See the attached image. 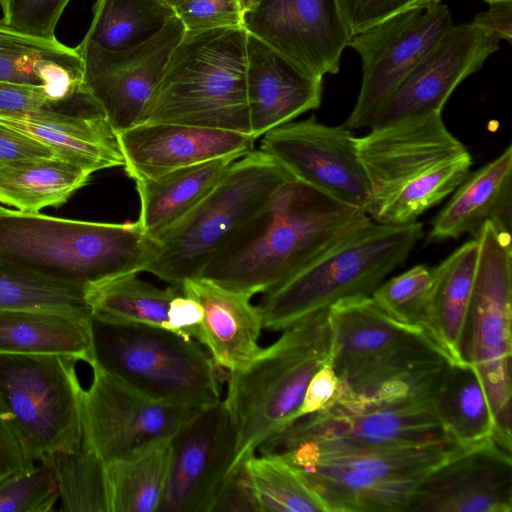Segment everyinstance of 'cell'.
I'll return each mask as SVG.
<instances>
[{"mask_svg":"<svg viewBox=\"0 0 512 512\" xmlns=\"http://www.w3.org/2000/svg\"><path fill=\"white\" fill-rule=\"evenodd\" d=\"M371 220L364 210L291 179L208 262L198 278L252 297L266 293Z\"/></svg>","mask_w":512,"mask_h":512,"instance_id":"obj_1","label":"cell"},{"mask_svg":"<svg viewBox=\"0 0 512 512\" xmlns=\"http://www.w3.org/2000/svg\"><path fill=\"white\" fill-rule=\"evenodd\" d=\"M461 444L364 445L305 440L274 448L327 512H406L418 483Z\"/></svg>","mask_w":512,"mask_h":512,"instance_id":"obj_2","label":"cell"},{"mask_svg":"<svg viewBox=\"0 0 512 512\" xmlns=\"http://www.w3.org/2000/svg\"><path fill=\"white\" fill-rule=\"evenodd\" d=\"M157 250L137 222L75 220L0 205V259L84 289L145 271Z\"/></svg>","mask_w":512,"mask_h":512,"instance_id":"obj_3","label":"cell"},{"mask_svg":"<svg viewBox=\"0 0 512 512\" xmlns=\"http://www.w3.org/2000/svg\"><path fill=\"white\" fill-rule=\"evenodd\" d=\"M328 313L299 320L243 367L228 373L224 402L237 433L232 469L296 420L309 381L330 358Z\"/></svg>","mask_w":512,"mask_h":512,"instance_id":"obj_4","label":"cell"},{"mask_svg":"<svg viewBox=\"0 0 512 512\" xmlns=\"http://www.w3.org/2000/svg\"><path fill=\"white\" fill-rule=\"evenodd\" d=\"M246 37L242 27L185 31L139 124H181L251 135Z\"/></svg>","mask_w":512,"mask_h":512,"instance_id":"obj_5","label":"cell"},{"mask_svg":"<svg viewBox=\"0 0 512 512\" xmlns=\"http://www.w3.org/2000/svg\"><path fill=\"white\" fill-rule=\"evenodd\" d=\"M423 237L421 222L372 220L350 231L288 280L264 293L263 328L283 331L350 298L371 296Z\"/></svg>","mask_w":512,"mask_h":512,"instance_id":"obj_6","label":"cell"},{"mask_svg":"<svg viewBox=\"0 0 512 512\" xmlns=\"http://www.w3.org/2000/svg\"><path fill=\"white\" fill-rule=\"evenodd\" d=\"M291 179L289 172L261 150L239 157L202 201L157 241L156 256L145 272L177 286L198 278L208 262Z\"/></svg>","mask_w":512,"mask_h":512,"instance_id":"obj_7","label":"cell"},{"mask_svg":"<svg viewBox=\"0 0 512 512\" xmlns=\"http://www.w3.org/2000/svg\"><path fill=\"white\" fill-rule=\"evenodd\" d=\"M90 326L91 365L160 401L206 407L221 400L220 369L196 340L157 326L93 317Z\"/></svg>","mask_w":512,"mask_h":512,"instance_id":"obj_8","label":"cell"},{"mask_svg":"<svg viewBox=\"0 0 512 512\" xmlns=\"http://www.w3.org/2000/svg\"><path fill=\"white\" fill-rule=\"evenodd\" d=\"M77 361L61 354L0 353V412L34 463L82 443L84 389Z\"/></svg>","mask_w":512,"mask_h":512,"instance_id":"obj_9","label":"cell"},{"mask_svg":"<svg viewBox=\"0 0 512 512\" xmlns=\"http://www.w3.org/2000/svg\"><path fill=\"white\" fill-rule=\"evenodd\" d=\"M474 237L479 252L462 357L476 368L489 397L492 438L511 451V232L486 221Z\"/></svg>","mask_w":512,"mask_h":512,"instance_id":"obj_10","label":"cell"},{"mask_svg":"<svg viewBox=\"0 0 512 512\" xmlns=\"http://www.w3.org/2000/svg\"><path fill=\"white\" fill-rule=\"evenodd\" d=\"M328 316L329 361L349 392L361 393L390 377L450 361L423 328L395 320L371 296L343 300Z\"/></svg>","mask_w":512,"mask_h":512,"instance_id":"obj_11","label":"cell"},{"mask_svg":"<svg viewBox=\"0 0 512 512\" xmlns=\"http://www.w3.org/2000/svg\"><path fill=\"white\" fill-rule=\"evenodd\" d=\"M453 25L448 6L431 2L412 5L352 35L347 47L361 57L362 84L343 126L368 127L383 102Z\"/></svg>","mask_w":512,"mask_h":512,"instance_id":"obj_12","label":"cell"},{"mask_svg":"<svg viewBox=\"0 0 512 512\" xmlns=\"http://www.w3.org/2000/svg\"><path fill=\"white\" fill-rule=\"evenodd\" d=\"M91 368L82 401L83 438L105 463L171 438L204 408L154 399L97 365Z\"/></svg>","mask_w":512,"mask_h":512,"instance_id":"obj_13","label":"cell"},{"mask_svg":"<svg viewBox=\"0 0 512 512\" xmlns=\"http://www.w3.org/2000/svg\"><path fill=\"white\" fill-rule=\"evenodd\" d=\"M260 150L295 179L366 212L372 188L352 130L328 126L314 116L264 134Z\"/></svg>","mask_w":512,"mask_h":512,"instance_id":"obj_14","label":"cell"},{"mask_svg":"<svg viewBox=\"0 0 512 512\" xmlns=\"http://www.w3.org/2000/svg\"><path fill=\"white\" fill-rule=\"evenodd\" d=\"M185 34L178 17L136 46L106 50L80 43L84 85L118 133L138 125L171 53Z\"/></svg>","mask_w":512,"mask_h":512,"instance_id":"obj_15","label":"cell"},{"mask_svg":"<svg viewBox=\"0 0 512 512\" xmlns=\"http://www.w3.org/2000/svg\"><path fill=\"white\" fill-rule=\"evenodd\" d=\"M170 441L157 512H212L237 452V433L224 400L198 411Z\"/></svg>","mask_w":512,"mask_h":512,"instance_id":"obj_16","label":"cell"},{"mask_svg":"<svg viewBox=\"0 0 512 512\" xmlns=\"http://www.w3.org/2000/svg\"><path fill=\"white\" fill-rule=\"evenodd\" d=\"M244 29L305 74H337L351 34L337 0H259Z\"/></svg>","mask_w":512,"mask_h":512,"instance_id":"obj_17","label":"cell"},{"mask_svg":"<svg viewBox=\"0 0 512 512\" xmlns=\"http://www.w3.org/2000/svg\"><path fill=\"white\" fill-rule=\"evenodd\" d=\"M305 440H339L384 446L455 441L439 419L432 399L362 410H348L333 403L321 411L296 419L262 443L258 450L265 454L276 447Z\"/></svg>","mask_w":512,"mask_h":512,"instance_id":"obj_18","label":"cell"},{"mask_svg":"<svg viewBox=\"0 0 512 512\" xmlns=\"http://www.w3.org/2000/svg\"><path fill=\"white\" fill-rule=\"evenodd\" d=\"M512 457L492 437L458 446L414 488L406 512H511Z\"/></svg>","mask_w":512,"mask_h":512,"instance_id":"obj_19","label":"cell"},{"mask_svg":"<svg viewBox=\"0 0 512 512\" xmlns=\"http://www.w3.org/2000/svg\"><path fill=\"white\" fill-rule=\"evenodd\" d=\"M498 49L499 41L472 23L453 25L383 102L368 128L442 112L456 87Z\"/></svg>","mask_w":512,"mask_h":512,"instance_id":"obj_20","label":"cell"},{"mask_svg":"<svg viewBox=\"0 0 512 512\" xmlns=\"http://www.w3.org/2000/svg\"><path fill=\"white\" fill-rule=\"evenodd\" d=\"M356 147L372 188L367 214L405 184L469 153L442 112L370 129L356 137Z\"/></svg>","mask_w":512,"mask_h":512,"instance_id":"obj_21","label":"cell"},{"mask_svg":"<svg viewBox=\"0 0 512 512\" xmlns=\"http://www.w3.org/2000/svg\"><path fill=\"white\" fill-rule=\"evenodd\" d=\"M127 175L135 180L254 149L250 134L170 123H141L117 133Z\"/></svg>","mask_w":512,"mask_h":512,"instance_id":"obj_22","label":"cell"},{"mask_svg":"<svg viewBox=\"0 0 512 512\" xmlns=\"http://www.w3.org/2000/svg\"><path fill=\"white\" fill-rule=\"evenodd\" d=\"M323 79L309 76L247 32L246 95L251 135L257 139L318 109Z\"/></svg>","mask_w":512,"mask_h":512,"instance_id":"obj_23","label":"cell"},{"mask_svg":"<svg viewBox=\"0 0 512 512\" xmlns=\"http://www.w3.org/2000/svg\"><path fill=\"white\" fill-rule=\"evenodd\" d=\"M0 124L33 138L89 173L124 167L117 133L98 107L0 113Z\"/></svg>","mask_w":512,"mask_h":512,"instance_id":"obj_24","label":"cell"},{"mask_svg":"<svg viewBox=\"0 0 512 512\" xmlns=\"http://www.w3.org/2000/svg\"><path fill=\"white\" fill-rule=\"evenodd\" d=\"M181 289L203 308L198 342L220 370H238L259 352L263 323L258 306L251 304V295L203 278L188 279Z\"/></svg>","mask_w":512,"mask_h":512,"instance_id":"obj_25","label":"cell"},{"mask_svg":"<svg viewBox=\"0 0 512 512\" xmlns=\"http://www.w3.org/2000/svg\"><path fill=\"white\" fill-rule=\"evenodd\" d=\"M0 82L42 87L57 101L89 94L76 47L23 34L1 22Z\"/></svg>","mask_w":512,"mask_h":512,"instance_id":"obj_26","label":"cell"},{"mask_svg":"<svg viewBox=\"0 0 512 512\" xmlns=\"http://www.w3.org/2000/svg\"><path fill=\"white\" fill-rule=\"evenodd\" d=\"M512 146L470 174L433 221L428 242L478 232L486 221L511 232Z\"/></svg>","mask_w":512,"mask_h":512,"instance_id":"obj_27","label":"cell"},{"mask_svg":"<svg viewBox=\"0 0 512 512\" xmlns=\"http://www.w3.org/2000/svg\"><path fill=\"white\" fill-rule=\"evenodd\" d=\"M479 252L476 237L433 267L422 328L448 356L463 362V343Z\"/></svg>","mask_w":512,"mask_h":512,"instance_id":"obj_28","label":"cell"},{"mask_svg":"<svg viewBox=\"0 0 512 512\" xmlns=\"http://www.w3.org/2000/svg\"><path fill=\"white\" fill-rule=\"evenodd\" d=\"M237 157H222L180 168L155 178L135 179L140 202L136 221L142 231L161 239L214 188Z\"/></svg>","mask_w":512,"mask_h":512,"instance_id":"obj_29","label":"cell"},{"mask_svg":"<svg viewBox=\"0 0 512 512\" xmlns=\"http://www.w3.org/2000/svg\"><path fill=\"white\" fill-rule=\"evenodd\" d=\"M90 315L50 310L0 312V353L61 354L93 362Z\"/></svg>","mask_w":512,"mask_h":512,"instance_id":"obj_30","label":"cell"},{"mask_svg":"<svg viewBox=\"0 0 512 512\" xmlns=\"http://www.w3.org/2000/svg\"><path fill=\"white\" fill-rule=\"evenodd\" d=\"M91 175L57 156L10 162L0 166V204L24 213L60 207L89 183Z\"/></svg>","mask_w":512,"mask_h":512,"instance_id":"obj_31","label":"cell"},{"mask_svg":"<svg viewBox=\"0 0 512 512\" xmlns=\"http://www.w3.org/2000/svg\"><path fill=\"white\" fill-rule=\"evenodd\" d=\"M432 401L444 428L457 443L466 445L494 436L490 400L472 364L448 361Z\"/></svg>","mask_w":512,"mask_h":512,"instance_id":"obj_32","label":"cell"},{"mask_svg":"<svg viewBox=\"0 0 512 512\" xmlns=\"http://www.w3.org/2000/svg\"><path fill=\"white\" fill-rule=\"evenodd\" d=\"M171 438L106 463L110 512H157L169 471Z\"/></svg>","mask_w":512,"mask_h":512,"instance_id":"obj_33","label":"cell"},{"mask_svg":"<svg viewBox=\"0 0 512 512\" xmlns=\"http://www.w3.org/2000/svg\"><path fill=\"white\" fill-rule=\"evenodd\" d=\"M181 292V286L161 289L137 274H126L88 286L85 301L90 316L98 320L167 329L169 304Z\"/></svg>","mask_w":512,"mask_h":512,"instance_id":"obj_34","label":"cell"},{"mask_svg":"<svg viewBox=\"0 0 512 512\" xmlns=\"http://www.w3.org/2000/svg\"><path fill=\"white\" fill-rule=\"evenodd\" d=\"M174 16L166 0H96L81 42L106 50L130 48L153 37Z\"/></svg>","mask_w":512,"mask_h":512,"instance_id":"obj_35","label":"cell"},{"mask_svg":"<svg viewBox=\"0 0 512 512\" xmlns=\"http://www.w3.org/2000/svg\"><path fill=\"white\" fill-rule=\"evenodd\" d=\"M468 153L405 184L368 212L377 223L401 225L416 219L453 193L470 173Z\"/></svg>","mask_w":512,"mask_h":512,"instance_id":"obj_36","label":"cell"},{"mask_svg":"<svg viewBox=\"0 0 512 512\" xmlns=\"http://www.w3.org/2000/svg\"><path fill=\"white\" fill-rule=\"evenodd\" d=\"M45 461L53 468L62 511L110 512L106 463L84 438L78 449Z\"/></svg>","mask_w":512,"mask_h":512,"instance_id":"obj_37","label":"cell"},{"mask_svg":"<svg viewBox=\"0 0 512 512\" xmlns=\"http://www.w3.org/2000/svg\"><path fill=\"white\" fill-rule=\"evenodd\" d=\"M50 310L90 315L85 289L0 259V312Z\"/></svg>","mask_w":512,"mask_h":512,"instance_id":"obj_38","label":"cell"},{"mask_svg":"<svg viewBox=\"0 0 512 512\" xmlns=\"http://www.w3.org/2000/svg\"><path fill=\"white\" fill-rule=\"evenodd\" d=\"M261 512H327L296 469L277 455L245 460Z\"/></svg>","mask_w":512,"mask_h":512,"instance_id":"obj_39","label":"cell"},{"mask_svg":"<svg viewBox=\"0 0 512 512\" xmlns=\"http://www.w3.org/2000/svg\"><path fill=\"white\" fill-rule=\"evenodd\" d=\"M433 281V269L424 264L383 281L371 294L375 303L395 320L422 328Z\"/></svg>","mask_w":512,"mask_h":512,"instance_id":"obj_40","label":"cell"},{"mask_svg":"<svg viewBox=\"0 0 512 512\" xmlns=\"http://www.w3.org/2000/svg\"><path fill=\"white\" fill-rule=\"evenodd\" d=\"M58 500L56 477L46 461L0 481V512H49Z\"/></svg>","mask_w":512,"mask_h":512,"instance_id":"obj_41","label":"cell"},{"mask_svg":"<svg viewBox=\"0 0 512 512\" xmlns=\"http://www.w3.org/2000/svg\"><path fill=\"white\" fill-rule=\"evenodd\" d=\"M70 0H0L5 26L30 36L54 40L57 23Z\"/></svg>","mask_w":512,"mask_h":512,"instance_id":"obj_42","label":"cell"},{"mask_svg":"<svg viewBox=\"0 0 512 512\" xmlns=\"http://www.w3.org/2000/svg\"><path fill=\"white\" fill-rule=\"evenodd\" d=\"M185 31L243 27L239 0H166Z\"/></svg>","mask_w":512,"mask_h":512,"instance_id":"obj_43","label":"cell"},{"mask_svg":"<svg viewBox=\"0 0 512 512\" xmlns=\"http://www.w3.org/2000/svg\"><path fill=\"white\" fill-rule=\"evenodd\" d=\"M97 106L90 94L67 101H57L51 98L42 87L0 82V113Z\"/></svg>","mask_w":512,"mask_h":512,"instance_id":"obj_44","label":"cell"},{"mask_svg":"<svg viewBox=\"0 0 512 512\" xmlns=\"http://www.w3.org/2000/svg\"><path fill=\"white\" fill-rule=\"evenodd\" d=\"M337 2L352 36L412 6L414 0H337Z\"/></svg>","mask_w":512,"mask_h":512,"instance_id":"obj_45","label":"cell"},{"mask_svg":"<svg viewBox=\"0 0 512 512\" xmlns=\"http://www.w3.org/2000/svg\"><path fill=\"white\" fill-rule=\"evenodd\" d=\"M212 511H261L245 461L229 472Z\"/></svg>","mask_w":512,"mask_h":512,"instance_id":"obj_46","label":"cell"},{"mask_svg":"<svg viewBox=\"0 0 512 512\" xmlns=\"http://www.w3.org/2000/svg\"><path fill=\"white\" fill-rule=\"evenodd\" d=\"M340 381L330 361L322 365L309 381L296 419L332 405L338 396Z\"/></svg>","mask_w":512,"mask_h":512,"instance_id":"obj_47","label":"cell"},{"mask_svg":"<svg viewBox=\"0 0 512 512\" xmlns=\"http://www.w3.org/2000/svg\"><path fill=\"white\" fill-rule=\"evenodd\" d=\"M202 320L203 308L194 298L181 292L171 300L167 330L198 342Z\"/></svg>","mask_w":512,"mask_h":512,"instance_id":"obj_48","label":"cell"},{"mask_svg":"<svg viewBox=\"0 0 512 512\" xmlns=\"http://www.w3.org/2000/svg\"><path fill=\"white\" fill-rule=\"evenodd\" d=\"M53 151L41 142L0 124V166L29 158L52 157Z\"/></svg>","mask_w":512,"mask_h":512,"instance_id":"obj_49","label":"cell"},{"mask_svg":"<svg viewBox=\"0 0 512 512\" xmlns=\"http://www.w3.org/2000/svg\"><path fill=\"white\" fill-rule=\"evenodd\" d=\"M35 464L26 456L8 421L0 412V481L28 470Z\"/></svg>","mask_w":512,"mask_h":512,"instance_id":"obj_50","label":"cell"},{"mask_svg":"<svg viewBox=\"0 0 512 512\" xmlns=\"http://www.w3.org/2000/svg\"><path fill=\"white\" fill-rule=\"evenodd\" d=\"M489 5L490 8L478 13L471 23L498 41L511 42L512 1L495 2Z\"/></svg>","mask_w":512,"mask_h":512,"instance_id":"obj_51","label":"cell"},{"mask_svg":"<svg viewBox=\"0 0 512 512\" xmlns=\"http://www.w3.org/2000/svg\"><path fill=\"white\" fill-rule=\"evenodd\" d=\"M259 0H239L243 14L252 10Z\"/></svg>","mask_w":512,"mask_h":512,"instance_id":"obj_52","label":"cell"},{"mask_svg":"<svg viewBox=\"0 0 512 512\" xmlns=\"http://www.w3.org/2000/svg\"><path fill=\"white\" fill-rule=\"evenodd\" d=\"M431 2H441V0H414L413 5L425 4Z\"/></svg>","mask_w":512,"mask_h":512,"instance_id":"obj_53","label":"cell"},{"mask_svg":"<svg viewBox=\"0 0 512 512\" xmlns=\"http://www.w3.org/2000/svg\"><path fill=\"white\" fill-rule=\"evenodd\" d=\"M484 2H487L488 4L495 3V2H501V1H512V0H483Z\"/></svg>","mask_w":512,"mask_h":512,"instance_id":"obj_54","label":"cell"}]
</instances>
